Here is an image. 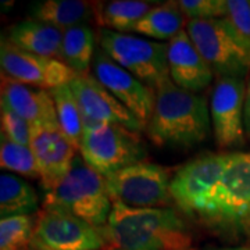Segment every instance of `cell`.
<instances>
[{"mask_svg":"<svg viewBox=\"0 0 250 250\" xmlns=\"http://www.w3.org/2000/svg\"><path fill=\"white\" fill-rule=\"evenodd\" d=\"M184 17L190 20H211L225 17V0H179L177 1Z\"/></svg>","mask_w":250,"mask_h":250,"instance_id":"cell-29","label":"cell"},{"mask_svg":"<svg viewBox=\"0 0 250 250\" xmlns=\"http://www.w3.org/2000/svg\"><path fill=\"white\" fill-rule=\"evenodd\" d=\"M99 42L100 49L113 62L154 90L171 80L167 42L150 41L103 28Z\"/></svg>","mask_w":250,"mask_h":250,"instance_id":"cell-4","label":"cell"},{"mask_svg":"<svg viewBox=\"0 0 250 250\" xmlns=\"http://www.w3.org/2000/svg\"><path fill=\"white\" fill-rule=\"evenodd\" d=\"M243 121H245V132L250 139V78L246 85V95H245V108H243Z\"/></svg>","mask_w":250,"mask_h":250,"instance_id":"cell-30","label":"cell"},{"mask_svg":"<svg viewBox=\"0 0 250 250\" xmlns=\"http://www.w3.org/2000/svg\"><path fill=\"white\" fill-rule=\"evenodd\" d=\"M243 227H246V228H249L250 229V215L246 218V221H245V225Z\"/></svg>","mask_w":250,"mask_h":250,"instance_id":"cell-32","label":"cell"},{"mask_svg":"<svg viewBox=\"0 0 250 250\" xmlns=\"http://www.w3.org/2000/svg\"><path fill=\"white\" fill-rule=\"evenodd\" d=\"M0 166L29 179H41L35 154L29 146L13 142L4 134L0 136Z\"/></svg>","mask_w":250,"mask_h":250,"instance_id":"cell-25","label":"cell"},{"mask_svg":"<svg viewBox=\"0 0 250 250\" xmlns=\"http://www.w3.org/2000/svg\"><path fill=\"white\" fill-rule=\"evenodd\" d=\"M185 24V17L181 13L177 1L159 3L153 7L135 27L134 32L139 35L157 39V42L174 39Z\"/></svg>","mask_w":250,"mask_h":250,"instance_id":"cell-22","label":"cell"},{"mask_svg":"<svg viewBox=\"0 0 250 250\" xmlns=\"http://www.w3.org/2000/svg\"><path fill=\"white\" fill-rule=\"evenodd\" d=\"M64 32L62 46V62L78 75L88 74L95 57V32L86 25H75Z\"/></svg>","mask_w":250,"mask_h":250,"instance_id":"cell-23","label":"cell"},{"mask_svg":"<svg viewBox=\"0 0 250 250\" xmlns=\"http://www.w3.org/2000/svg\"><path fill=\"white\" fill-rule=\"evenodd\" d=\"M106 241L100 229L71 214L42 208L35 221L32 250H100Z\"/></svg>","mask_w":250,"mask_h":250,"instance_id":"cell-9","label":"cell"},{"mask_svg":"<svg viewBox=\"0 0 250 250\" xmlns=\"http://www.w3.org/2000/svg\"><path fill=\"white\" fill-rule=\"evenodd\" d=\"M229 153L203 154L188 161L171 178V199L179 208L189 214L205 210L207 197L221 178Z\"/></svg>","mask_w":250,"mask_h":250,"instance_id":"cell-10","label":"cell"},{"mask_svg":"<svg viewBox=\"0 0 250 250\" xmlns=\"http://www.w3.org/2000/svg\"><path fill=\"white\" fill-rule=\"evenodd\" d=\"M245 95L243 78H218L215 83L210 102V117L215 143L220 149L245 145Z\"/></svg>","mask_w":250,"mask_h":250,"instance_id":"cell-14","label":"cell"},{"mask_svg":"<svg viewBox=\"0 0 250 250\" xmlns=\"http://www.w3.org/2000/svg\"><path fill=\"white\" fill-rule=\"evenodd\" d=\"M108 250H192V236L172 208H129L113 203L100 229Z\"/></svg>","mask_w":250,"mask_h":250,"instance_id":"cell-1","label":"cell"},{"mask_svg":"<svg viewBox=\"0 0 250 250\" xmlns=\"http://www.w3.org/2000/svg\"><path fill=\"white\" fill-rule=\"evenodd\" d=\"M159 4L147 0H113L95 4V20L103 29H110L121 34L134 32L150 10Z\"/></svg>","mask_w":250,"mask_h":250,"instance_id":"cell-20","label":"cell"},{"mask_svg":"<svg viewBox=\"0 0 250 250\" xmlns=\"http://www.w3.org/2000/svg\"><path fill=\"white\" fill-rule=\"evenodd\" d=\"M187 32L218 78H243L250 70V50L223 18L190 20Z\"/></svg>","mask_w":250,"mask_h":250,"instance_id":"cell-5","label":"cell"},{"mask_svg":"<svg viewBox=\"0 0 250 250\" xmlns=\"http://www.w3.org/2000/svg\"><path fill=\"white\" fill-rule=\"evenodd\" d=\"M207 99L181 89L171 80L156 90V104L147 124V135L159 147H192L210 135Z\"/></svg>","mask_w":250,"mask_h":250,"instance_id":"cell-2","label":"cell"},{"mask_svg":"<svg viewBox=\"0 0 250 250\" xmlns=\"http://www.w3.org/2000/svg\"><path fill=\"white\" fill-rule=\"evenodd\" d=\"M211 250H250V245H246V246H235V248H221V249Z\"/></svg>","mask_w":250,"mask_h":250,"instance_id":"cell-31","label":"cell"},{"mask_svg":"<svg viewBox=\"0 0 250 250\" xmlns=\"http://www.w3.org/2000/svg\"><path fill=\"white\" fill-rule=\"evenodd\" d=\"M50 93L53 96L54 106H56L57 123L65 136L80 152L81 141L83 135V121H82L80 106L72 95L70 83L50 90Z\"/></svg>","mask_w":250,"mask_h":250,"instance_id":"cell-24","label":"cell"},{"mask_svg":"<svg viewBox=\"0 0 250 250\" xmlns=\"http://www.w3.org/2000/svg\"><path fill=\"white\" fill-rule=\"evenodd\" d=\"M95 4L82 0H43L29 7V18L65 31L95 17Z\"/></svg>","mask_w":250,"mask_h":250,"instance_id":"cell-19","label":"cell"},{"mask_svg":"<svg viewBox=\"0 0 250 250\" xmlns=\"http://www.w3.org/2000/svg\"><path fill=\"white\" fill-rule=\"evenodd\" d=\"M170 170L154 163H138L106 177L113 203L129 208H163L171 203Z\"/></svg>","mask_w":250,"mask_h":250,"instance_id":"cell-7","label":"cell"},{"mask_svg":"<svg viewBox=\"0 0 250 250\" xmlns=\"http://www.w3.org/2000/svg\"><path fill=\"white\" fill-rule=\"evenodd\" d=\"M0 121L1 134L6 135L13 142L24 146L31 145L32 125L3 102L0 103Z\"/></svg>","mask_w":250,"mask_h":250,"instance_id":"cell-28","label":"cell"},{"mask_svg":"<svg viewBox=\"0 0 250 250\" xmlns=\"http://www.w3.org/2000/svg\"><path fill=\"white\" fill-rule=\"evenodd\" d=\"M0 65L3 74L11 80L45 90L68 85L78 75L62 60L18 49L6 38L0 43Z\"/></svg>","mask_w":250,"mask_h":250,"instance_id":"cell-11","label":"cell"},{"mask_svg":"<svg viewBox=\"0 0 250 250\" xmlns=\"http://www.w3.org/2000/svg\"><path fill=\"white\" fill-rule=\"evenodd\" d=\"M1 102L24 117L29 124L57 123L56 106L50 90L38 89L1 74Z\"/></svg>","mask_w":250,"mask_h":250,"instance_id":"cell-17","label":"cell"},{"mask_svg":"<svg viewBox=\"0 0 250 250\" xmlns=\"http://www.w3.org/2000/svg\"><path fill=\"white\" fill-rule=\"evenodd\" d=\"M62 38L64 32L62 29L28 18L11 25L6 39L25 52L62 60Z\"/></svg>","mask_w":250,"mask_h":250,"instance_id":"cell-18","label":"cell"},{"mask_svg":"<svg viewBox=\"0 0 250 250\" xmlns=\"http://www.w3.org/2000/svg\"><path fill=\"white\" fill-rule=\"evenodd\" d=\"M29 147L41 171V185L49 192L62 181L78 156V149L62 131L59 123L32 126Z\"/></svg>","mask_w":250,"mask_h":250,"instance_id":"cell-15","label":"cell"},{"mask_svg":"<svg viewBox=\"0 0 250 250\" xmlns=\"http://www.w3.org/2000/svg\"><path fill=\"white\" fill-rule=\"evenodd\" d=\"M42 208L59 210L103 229L111 214L113 202L107 192L106 178L77 156L67 175L46 192Z\"/></svg>","mask_w":250,"mask_h":250,"instance_id":"cell-3","label":"cell"},{"mask_svg":"<svg viewBox=\"0 0 250 250\" xmlns=\"http://www.w3.org/2000/svg\"><path fill=\"white\" fill-rule=\"evenodd\" d=\"M80 156L104 178L125 167L142 163L146 149L138 132L116 124L83 129Z\"/></svg>","mask_w":250,"mask_h":250,"instance_id":"cell-6","label":"cell"},{"mask_svg":"<svg viewBox=\"0 0 250 250\" xmlns=\"http://www.w3.org/2000/svg\"><path fill=\"white\" fill-rule=\"evenodd\" d=\"M39 210V196L27 181L3 172L0 175V214L1 218L11 215H31Z\"/></svg>","mask_w":250,"mask_h":250,"instance_id":"cell-21","label":"cell"},{"mask_svg":"<svg viewBox=\"0 0 250 250\" xmlns=\"http://www.w3.org/2000/svg\"><path fill=\"white\" fill-rule=\"evenodd\" d=\"M202 215L213 223L245 225L250 215V153L228 154L223 175L207 197Z\"/></svg>","mask_w":250,"mask_h":250,"instance_id":"cell-8","label":"cell"},{"mask_svg":"<svg viewBox=\"0 0 250 250\" xmlns=\"http://www.w3.org/2000/svg\"><path fill=\"white\" fill-rule=\"evenodd\" d=\"M168 70L171 81L178 88L193 93L206 89L214 78V72L193 45L187 29L168 42Z\"/></svg>","mask_w":250,"mask_h":250,"instance_id":"cell-16","label":"cell"},{"mask_svg":"<svg viewBox=\"0 0 250 250\" xmlns=\"http://www.w3.org/2000/svg\"><path fill=\"white\" fill-rule=\"evenodd\" d=\"M70 88L82 113L83 129L102 124L121 125L134 132L146 129L92 74L77 75L70 82Z\"/></svg>","mask_w":250,"mask_h":250,"instance_id":"cell-13","label":"cell"},{"mask_svg":"<svg viewBox=\"0 0 250 250\" xmlns=\"http://www.w3.org/2000/svg\"><path fill=\"white\" fill-rule=\"evenodd\" d=\"M224 21L229 25L236 38L250 50V1L225 0Z\"/></svg>","mask_w":250,"mask_h":250,"instance_id":"cell-27","label":"cell"},{"mask_svg":"<svg viewBox=\"0 0 250 250\" xmlns=\"http://www.w3.org/2000/svg\"><path fill=\"white\" fill-rule=\"evenodd\" d=\"M92 75L147 128L156 104V90L120 67L102 49L93 57Z\"/></svg>","mask_w":250,"mask_h":250,"instance_id":"cell-12","label":"cell"},{"mask_svg":"<svg viewBox=\"0 0 250 250\" xmlns=\"http://www.w3.org/2000/svg\"><path fill=\"white\" fill-rule=\"evenodd\" d=\"M32 215H11L0 220V250H32L35 229Z\"/></svg>","mask_w":250,"mask_h":250,"instance_id":"cell-26","label":"cell"}]
</instances>
